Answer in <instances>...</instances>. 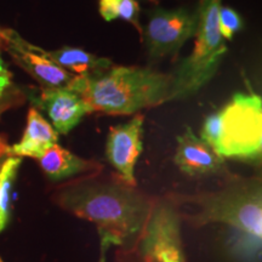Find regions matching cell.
Masks as SVG:
<instances>
[{"label": "cell", "mask_w": 262, "mask_h": 262, "mask_svg": "<svg viewBox=\"0 0 262 262\" xmlns=\"http://www.w3.org/2000/svg\"><path fill=\"white\" fill-rule=\"evenodd\" d=\"M156 199L117 175L90 173L67 182L54 193L64 211L96 225L101 245L135 248Z\"/></svg>", "instance_id": "1"}, {"label": "cell", "mask_w": 262, "mask_h": 262, "mask_svg": "<svg viewBox=\"0 0 262 262\" xmlns=\"http://www.w3.org/2000/svg\"><path fill=\"white\" fill-rule=\"evenodd\" d=\"M176 205H192V214L181 219L195 227L222 224L231 228L228 253L237 262H260L262 244V187L260 178L228 176L224 187L195 194L171 193Z\"/></svg>", "instance_id": "2"}, {"label": "cell", "mask_w": 262, "mask_h": 262, "mask_svg": "<svg viewBox=\"0 0 262 262\" xmlns=\"http://www.w3.org/2000/svg\"><path fill=\"white\" fill-rule=\"evenodd\" d=\"M93 112L127 116L170 102L172 74L150 68L112 66L93 75H74L67 85Z\"/></svg>", "instance_id": "3"}, {"label": "cell", "mask_w": 262, "mask_h": 262, "mask_svg": "<svg viewBox=\"0 0 262 262\" xmlns=\"http://www.w3.org/2000/svg\"><path fill=\"white\" fill-rule=\"evenodd\" d=\"M221 158L257 162L262 153V98L250 93L235 94L224 107L206 117L201 130Z\"/></svg>", "instance_id": "4"}, {"label": "cell", "mask_w": 262, "mask_h": 262, "mask_svg": "<svg viewBox=\"0 0 262 262\" xmlns=\"http://www.w3.org/2000/svg\"><path fill=\"white\" fill-rule=\"evenodd\" d=\"M221 0H201L198 25L192 54L181 61L172 74L170 102L193 96L209 84L220 67L228 49L219 29Z\"/></svg>", "instance_id": "5"}, {"label": "cell", "mask_w": 262, "mask_h": 262, "mask_svg": "<svg viewBox=\"0 0 262 262\" xmlns=\"http://www.w3.org/2000/svg\"><path fill=\"white\" fill-rule=\"evenodd\" d=\"M135 248L140 262H187L181 237V212L168 196L155 201Z\"/></svg>", "instance_id": "6"}, {"label": "cell", "mask_w": 262, "mask_h": 262, "mask_svg": "<svg viewBox=\"0 0 262 262\" xmlns=\"http://www.w3.org/2000/svg\"><path fill=\"white\" fill-rule=\"evenodd\" d=\"M198 10L157 8L148 16L145 31L146 48L150 57L175 56L185 42L194 35Z\"/></svg>", "instance_id": "7"}, {"label": "cell", "mask_w": 262, "mask_h": 262, "mask_svg": "<svg viewBox=\"0 0 262 262\" xmlns=\"http://www.w3.org/2000/svg\"><path fill=\"white\" fill-rule=\"evenodd\" d=\"M3 45L22 70L44 88H64L74 75L47 56L44 49L29 44L12 29H2Z\"/></svg>", "instance_id": "8"}, {"label": "cell", "mask_w": 262, "mask_h": 262, "mask_svg": "<svg viewBox=\"0 0 262 262\" xmlns=\"http://www.w3.org/2000/svg\"><path fill=\"white\" fill-rule=\"evenodd\" d=\"M143 114H136L127 123L110 129L106 142V157L117 176L130 186H136L135 166L142 153Z\"/></svg>", "instance_id": "9"}, {"label": "cell", "mask_w": 262, "mask_h": 262, "mask_svg": "<svg viewBox=\"0 0 262 262\" xmlns=\"http://www.w3.org/2000/svg\"><path fill=\"white\" fill-rule=\"evenodd\" d=\"M35 108L47 112L57 134L67 135L84 116L93 113L84 98L70 88H42L29 95Z\"/></svg>", "instance_id": "10"}, {"label": "cell", "mask_w": 262, "mask_h": 262, "mask_svg": "<svg viewBox=\"0 0 262 262\" xmlns=\"http://www.w3.org/2000/svg\"><path fill=\"white\" fill-rule=\"evenodd\" d=\"M173 162L181 172L191 178L229 176L225 159L221 158L205 141L196 136L189 126H186L182 135L178 136V147Z\"/></svg>", "instance_id": "11"}, {"label": "cell", "mask_w": 262, "mask_h": 262, "mask_svg": "<svg viewBox=\"0 0 262 262\" xmlns=\"http://www.w3.org/2000/svg\"><path fill=\"white\" fill-rule=\"evenodd\" d=\"M38 163L45 176L54 182L96 173L102 170V165L100 163L80 158L68 149L58 146L57 143L51 146L38 159Z\"/></svg>", "instance_id": "12"}, {"label": "cell", "mask_w": 262, "mask_h": 262, "mask_svg": "<svg viewBox=\"0 0 262 262\" xmlns=\"http://www.w3.org/2000/svg\"><path fill=\"white\" fill-rule=\"evenodd\" d=\"M58 134L35 107L27 114V124L22 139L9 148L10 157H29L39 159L51 146L56 145Z\"/></svg>", "instance_id": "13"}, {"label": "cell", "mask_w": 262, "mask_h": 262, "mask_svg": "<svg viewBox=\"0 0 262 262\" xmlns=\"http://www.w3.org/2000/svg\"><path fill=\"white\" fill-rule=\"evenodd\" d=\"M47 56L57 66L75 75H93L110 70L112 61L106 57H98L79 48L63 47L57 50H45Z\"/></svg>", "instance_id": "14"}, {"label": "cell", "mask_w": 262, "mask_h": 262, "mask_svg": "<svg viewBox=\"0 0 262 262\" xmlns=\"http://www.w3.org/2000/svg\"><path fill=\"white\" fill-rule=\"evenodd\" d=\"M21 164L19 157H9L0 164V233L11 220L12 191Z\"/></svg>", "instance_id": "15"}, {"label": "cell", "mask_w": 262, "mask_h": 262, "mask_svg": "<svg viewBox=\"0 0 262 262\" xmlns=\"http://www.w3.org/2000/svg\"><path fill=\"white\" fill-rule=\"evenodd\" d=\"M243 28V19L237 11L227 6H221L219 12V29L224 39L231 40L235 33Z\"/></svg>", "instance_id": "16"}, {"label": "cell", "mask_w": 262, "mask_h": 262, "mask_svg": "<svg viewBox=\"0 0 262 262\" xmlns=\"http://www.w3.org/2000/svg\"><path fill=\"white\" fill-rule=\"evenodd\" d=\"M119 18L129 22L142 34L143 28L140 25V5L136 0H122L119 6Z\"/></svg>", "instance_id": "17"}, {"label": "cell", "mask_w": 262, "mask_h": 262, "mask_svg": "<svg viewBox=\"0 0 262 262\" xmlns=\"http://www.w3.org/2000/svg\"><path fill=\"white\" fill-rule=\"evenodd\" d=\"M12 74L0 56V98H5L16 91L12 88Z\"/></svg>", "instance_id": "18"}, {"label": "cell", "mask_w": 262, "mask_h": 262, "mask_svg": "<svg viewBox=\"0 0 262 262\" xmlns=\"http://www.w3.org/2000/svg\"><path fill=\"white\" fill-rule=\"evenodd\" d=\"M122 0H98V11L106 21L119 18V6Z\"/></svg>", "instance_id": "19"}, {"label": "cell", "mask_w": 262, "mask_h": 262, "mask_svg": "<svg viewBox=\"0 0 262 262\" xmlns=\"http://www.w3.org/2000/svg\"><path fill=\"white\" fill-rule=\"evenodd\" d=\"M21 102H24V96H22L21 93H17L12 95V96L5 98V100L0 101V116H2V113L5 112L6 110L16 106V104H19Z\"/></svg>", "instance_id": "20"}, {"label": "cell", "mask_w": 262, "mask_h": 262, "mask_svg": "<svg viewBox=\"0 0 262 262\" xmlns=\"http://www.w3.org/2000/svg\"><path fill=\"white\" fill-rule=\"evenodd\" d=\"M10 146L6 143V140L0 135V160L4 158L5 156H9Z\"/></svg>", "instance_id": "21"}, {"label": "cell", "mask_w": 262, "mask_h": 262, "mask_svg": "<svg viewBox=\"0 0 262 262\" xmlns=\"http://www.w3.org/2000/svg\"><path fill=\"white\" fill-rule=\"evenodd\" d=\"M110 248H107L106 245H101V256L98 262H106V253Z\"/></svg>", "instance_id": "22"}, {"label": "cell", "mask_w": 262, "mask_h": 262, "mask_svg": "<svg viewBox=\"0 0 262 262\" xmlns=\"http://www.w3.org/2000/svg\"><path fill=\"white\" fill-rule=\"evenodd\" d=\"M0 45H3V38H2V29H0Z\"/></svg>", "instance_id": "23"}, {"label": "cell", "mask_w": 262, "mask_h": 262, "mask_svg": "<svg viewBox=\"0 0 262 262\" xmlns=\"http://www.w3.org/2000/svg\"><path fill=\"white\" fill-rule=\"evenodd\" d=\"M15 94H17V91H16ZM15 94H12V95H15ZM12 95H10V96H12ZM10 96H8V97H10ZM8 97H5V98H8ZM5 98H0V101H3V100H5Z\"/></svg>", "instance_id": "24"}, {"label": "cell", "mask_w": 262, "mask_h": 262, "mask_svg": "<svg viewBox=\"0 0 262 262\" xmlns=\"http://www.w3.org/2000/svg\"><path fill=\"white\" fill-rule=\"evenodd\" d=\"M127 262H140V261L137 260V258H136V260H129V261H127Z\"/></svg>", "instance_id": "25"}, {"label": "cell", "mask_w": 262, "mask_h": 262, "mask_svg": "<svg viewBox=\"0 0 262 262\" xmlns=\"http://www.w3.org/2000/svg\"><path fill=\"white\" fill-rule=\"evenodd\" d=\"M148 2H152V3H156V4H157V3H158V0H148Z\"/></svg>", "instance_id": "26"}, {"label": "cell", "mask_w": 262, "mask_h": 262, "mask_svg": "<svg viewBox=\"0 0 262 262\" xmlns=\"http://www.w3.org/2000/svg\"><path fill=\"white\" fill-rule=\"evenodd\" d=\"M0 262H4V261H3V260H2V257H0Z\"/></svg>", "instance_id": "27"}, {"label": "cell", "mask_w": 262, "mask_h": 262, "mask_svg": "<svg viewBox=\"0 0 262 262\" xmlns=\"http://www.w3.org/2000/svg\"><path fill=\"white\" fill-rule=\"evenodd\" d=\"M0 164H2V163H0Z\"/></svg>", "instance_id": "28"}]
</instances>
